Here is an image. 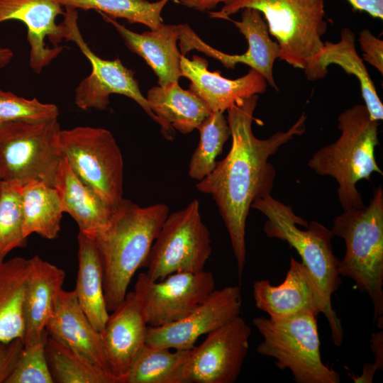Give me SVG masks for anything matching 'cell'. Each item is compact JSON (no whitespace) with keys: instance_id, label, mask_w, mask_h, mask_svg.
<instances>
[{"instance_id":"6da1fadb","label":"cell","mask_w":383,"mask_h":383,"mask_svg":"<svg viewBox=\"0 0 383 383\" xmlns=\"http://www.w3.org/2000/svg\"><path fill=\"white\" fill-rule=\"evenodd\" d=\"M258 94L236 102L229 108L227 121L232 144L226 157L198 182L196 189L211 195L229 235L241 279L246 259L245 226L252 204L273 189L276 171L268 162L284 144L306 130L304 113L287 131L259 139L252 130Z\"/></svg>"},{"instance_id":"7a4b0ae2","label":"cell","mask_w":383,"mask_h":383,"mask_svg":"<svg viewBox=\"0 0 383 383\" xmlns=\"http://www.w3.org/2000/svg\"><path fill=\"white\" fill-rule=\"evenodd\" d=\"M169 207L157 203L140 207L124 198L113 207L109 222L95 240L103 269V288L109 312L124 301L136 271L143 267Z\"/></svg>"},{"instance_id":"3957f363","label":"cell","mask_w":383,"mask_h":383,"mask_svg":"<svg viewBox=\"0 0 383 383\" xmlns=\"http://www.w3.org/2000/svg\"><path fill=\"white\" fill-rule=\"evenodd\" d=\"M251 208L267 217L263 229L267 237L287 242L300 255L317 289L321 313L328 321L333 344L341 346L343 328L333 308L331 297L342 280L338 272L339 260L333 252L331 240L334 235L331 230L315 221L308 224L294 213L290 206L271 194L256 199Z\"/></svg>"},{"instance_id":"277c9868","label":"cell","mask_w":383,"mask_h":383,"mask_svg":"<svg viewBox=\"0 0 383 383\" xmlns=\"http://www.w3.org/2000/svg\"><path fill=\"white\" fill-rule=\"evenodd\" d=\"M338 121L339 138L316 151L308 165L318 175L336 180L338 200L346 211L365 206L356 184L363 179L370 180L373 172L383 174L374 155L379 121L371 119L362 104L345 109Z\"/></svg>"},{"instance_id":"5b68a950","label":"cell","mask_w":383,"mask_h":383,"mask_svg":"<svg viewBox=\"0 0 383 383\" xmlns=\"http://www.w3.org/2000/svg\"><path fill=\"white\" fill-rule=\"evenodd\" d=\"M331 231L342 238L345 253L339 260L340 277L355 282L373 305L374 321L383 328V190L377 187L368 206L344 211Z\"/></svg>"},{"instance_id":"8992f818","label":"cell","mask_w":383,"mask_h":383,"mask_svg":"<svg viewBox=\"0 0 383 383\" xmlns=\"http://www.w3.org/2000/svg\"><path fill=\"white\" fill-rule=\"evenodd\" d=\"M258 10L280 49L279 59L306 73L321 50L327 30L324 0H231L209 16L226 19L244 9Z\"/></svg>"},{"instance_id":"52a82bcc","label":"cell","mask_w":383,"mask_h":383,"mask_svg":"<svg viewBox=\"0 0 383 383\" xmlns=\"http://www.w3.org/2000/svg\"><path fill=\"white\" fill-rule=\"evenodd\" d=\"M316 318L312 313L255 318L252 323L263 338L257 352L274 358L279 370H289L296 383H339L340 374L321 360Z\"/></svg>"},{"instance_id":"ba28073f","label":"cell","mask_w":383,"mask_h":383,"mask_svg":"<svg viewBox=\"0 0 383 383\" xmlns=\"http://www.w3.org/2000/svg\"><path fill=\"white\" fill-rule=\"evenodd\" d=\"M57 118L0 123V179L23 185L31 181L54 187L62 155Z\"/></svg>"},{"instance_id":"9c48e42d","label":"cell","mask_w":383,"mask_h":383,"mask_svg":"<svg viewBox=\"0 0 383 383\" xmlns=\"http://www.w3.org/2000/svg\"><path fill=\"white\" fill-rule=\"evenodd\" d=\"M58 145L76 175L109 206L123 198V159L113 134L103 128L60 130Z\"/></svg>"},{"instance_id":"30bf717a","label":"cell","mask_w":383,"mask_h":383,"mask_svg":"<svg viewBox=\"0 0 383 383\" xmlns=\"http://www.w3.org/2000/svg\"><path fill=\"white\" fill-rule=\"evenodd\" d=\"M211 254L210 232L193 199L185 208L169 214L163 222L143 267L154 281L177 272H199Z\"/></svg>"},{"instance_id":"8fae6325","label":"cell","mask_w":383,"mask_h":383,"mask_svg":"<svg viewBox=\"0 0 383 383\" xmlns=\"http://www.w3.org/2000/svg\"><path fill=\"white\" fill-rule=\"evenodd\" d=\"M63 23L67 26L66 41L74 42L91 66V72L77 85L74 92L75 105L82 109H106L111 94H121L135 101L164 132L162 122L151 111L146 98L140 91L134 72L123 65L117 57L104 60L96 55L84 40L78 26V13L74 8L65 6Z\"/></svg>"},{"instance_id":"7c38bea8","label":"cell","mask_w":383,"mask_h":383,"mask_svg":"<svg viewBox=\"0 0 383 383\" xmlns=\"http://www.w3.org/2000/svg\"><path fill=\"white\" fill-rule=\"evenodd\" d=\"M216 289L211 272H177L159 281L138 274L134 294L151 327L165 326L187 316Z\"/></svg>"},{"instance_id":"4fadbf2b","label":"cell","mask_w":383,"mask_h":383,"mask_svg":"<svg viewBox=\"0 0 383 383\" xmlns=\"http://www.w3.org/2000/svg\"><path fill=\"white\" fill-rule=\"evenodd\" d=\"M228 20L233 23L238 31L248 40V48L241 55L226 54L205 43L188 24H179V47L182 55L192 50H196L218 60L226 68L233 69L238 63L246 65L259 72L274 89L277 90L273 67L279 57L280 49L277 41L270 36L268 26L262 14L257 9H244L241 20Z\"/></svg>"},{"instance_id":"5bb4252c","label":"cell","mask_w":383,"mask_h":383,"mask_svg":"<svg viewBox=\"0 0 383 383\" xmlns=\"http://www.w3.org/2000/svg\"><path fill=\"white\" fill-rule=\"evenodd\" d=\"M251 328L240 316L207 334L192 349L191 383H233L249 350Z\"/></svg>"},{"instance_id":"9a60e30c","label":"cell","mask_w":383,"mask_h":383,"mask_svg":"<svg viewBox=\"0 0 383 383\" xmlns=\"http://www.w3.org/2000/svg\"><path fill=\"white\" fill-rule=\"evenodd\" d=\"M241 293L238 286L214 289L185 317L172 323L148 326L146 344L174 350H189L197 339L240 315Z\"/></svg>"},{"instance_id":"2e32d148","label":"cell","mask_w":383,"mask_h":383,"mask_svg":"<svg viewBox=\"0 0 383 383\" xmlns=\"http://www.w3.org/2000/svg\"><path fill=\"white\" fill-rule=\"evenodd\" d=\"M63 7L56 0H0V23L19 21L26 26L29 65L37 74L65 48L59 44L65 39L67 26L56 23L57 16L64 13Z\"/></svg>"},{"instance_id":"e0dca14e","label":"cell","mask_w":383,"mask_h":383,"mask_svg":"<svg viewBox=\"0 0 383 383\" xmlns=\"http://www.w3.org/2000/svg\"><path fill=\"white\" fill-rule=\"evenodd\" d=\"M148 324L133 292L109 314L100 332L110 374L116 383L125 379L146 344Z\"/></svg>"},{"instance_id":"ac0fdd59","label":"cell","mask_w":383,"mask_h":383,"mask_svg":"<svg viewBox=\"0 0 383 383\" xmlns=\"http://www.w3.org/2000/svg\"><path fill=\"white\" fill-rule=\"evenodd\" d=\"M208 66V61L198 55H194L192 60L184 55L180 57L181 77L190 80L189 90L211 112L223 113L236 102L266 91L265 79L252 69L241 77L229 79L218 71L211 72Z\"/></svg>"},{"instance_id":"d6986e66","label":"cell","mask_w":383,"mask_h":383,"mask_svg":"<svg viewBox=\"0 0 383 383\" xmlns=\"http://www.w3.org/2000/svg\"><path fill=\"white\" fill-rule=\"evenodd\" d=\"M255 306L272 318H283L303 313H321L319 296L316 285L301 262L290 258L284 280L272 285L269 280L253 284Z\"/></svg>"},{"instance_id":"ffe728a7","label":"cell","mask_w":383,"mask_h":383,"mask_svg":"<svg viewBox=\"0 0 383 383\" xmlns=\"http://www.w3.org/2000/svg\"><path fill=\"white\" fill-rule=\"evenodd\" d=\"M29 261L23 308L24 345L40 340L45 333L65 279L63 270L38 255Z\"/></svg>"},{"instance_id":"44dd1931","label":"cell","mask_w":383,"mask_h":383,"mask_svg":"<svg viewBox=\"0 0 383 383\" xmlns=\"http://www.w3.org/2000/svg\"><path fill=\"white\" fill-rule=\"evenodd\" d=\"M45 329L50 336L78 352L110 374L100 332L86 316L74 290L61 289Z\"/></svg>"},{"instance_id":"7402d4cb","label":"cell","mask_w":383,"mask_h":383,"mask_svg":"<svg viewBox=\"0 0 383 383\" xmlns=\"http://www.w3.org/2000/svg\"><path fill=\"white\" fill-rule=\"evenodd\" d=\"M104 20L111 24L132 52L141 57L157 75L159 86L178 82L181 77L180 57L177 43L179 25L163 24L159 29L135 33L116 19L99 12Z\"/></svg>"},{"instance_id":"603a6c76","label":"cell","mask_w":383,"mask_h":383,"mask_svg":"<svg viewBox=\"0 0 383 383\" xmlns=\"http://www.w3.org/2000/svg\"><path fill=\"white\" fill-rule=\"evenodd\" d=\"M54 187L63 212L74 220L79 232L95 238L106 228L113 207L76 175L65 157L56 172Z\"/></svg>"},{"instance_id":"cb8c5ba5","label":"cell","mask_w":383,"mask_h":383,"mask_svg":"<svg viewBox=\"0 0 383 383\" xmlns=\"http://www.w3.org/2000/svg\"><path fill=\"white\" fill-rule=\"evenodd\" d=\"M355 40L354 33L348 28H343L338 42L323 43L311 69L305 74L309 80L315 81L326 75L330 65L340 66L346 73L357 79L371 119L379 121L383 119V104L362 58L356 51Z\"/></svg>"},{"instance_id":"d4e9b609","label":"cell","mask_w":383,"mask_h":383,"mask_svg":"<svg viewBox=\"0 0 383 383\" xmlns=\"http://www.w3.org/2000/svg\"><path fill=\"white\" fill-rule=\"evenodd\" d=\"M146 99L151 111L162 122V135L168 140L174 139L175 130L188 134L197 129L211 113L198 96L183 89L178 82L150 88Z\"/></svg>"},{"instance_id":"484cf974","label":"cell","mask_w":383,"mask_h":383,"mask_svg":"<svg viewBox=\"0 0 383 383\" xmlns=\"http://www.w3.org/2000/svg\"><path fill=\"white\" fill-rule=\"evenodd\" d=\"M78 271L74 290L86 316L101 332L109 313L103 288V269L99 252L94 238L81 232L77 236Z\"/></svg>"},{"instance_id":"4316f807","label":"cell","mask_w":383,"mask_h":383,"mask_svg":"<svg viewBox=\"0 0 383 383\" xmlns=\"http://www.w3.org/2000/svg\"><path fill=\"white\" fill-rule=\"evenodd\" d=\"M29 259L15 257L0 262V341L24 335V299Z\"/></svg>"},{"instance_id":"83f0119b","label":"cell","mask_w":383,"mask_h":383,"mask_svg":"<svg viewBox=\"0 0 383 383\" xmlns=\"http://www.w3.org/2000/svg\"><path fill=\"white\" fill-rule=\"evenodd\" d=\"M192 349L174 350L145 344L125 383H191Z\"/></svg>"},{"instance_id":"f1b7e54d","label":"cell","mask_w":383,"mask_h":383,"mask_svg":"<svg viewBox=\"0 0 383 383\" xmlns=\"http://www.w3.org/2000/svg\"><path fill=\"white\" fill-rule=\"evenodd\" d=\"M21 194L24 236L37 233L49 240L57 238L64 212L56 189L31 181L21 186Z\"/></svg>"},{"instance_id":"f546056e","label":"cell","mask_w":383,"mask_h":383,"mask_svg":"<svg viewBox=\"0 0 383 383\" xmlns=\"http://www.w3.org/2000/svg\"><path fill=\"white\" fill-rule=\"evenodd\" d=\"M45 353L54 382L116 383L111 374L50 335Z\"/></svg>"},{"instance_id":"4dcf8cb0","label":"cell","mask_w":383,"mask_h":383,"mask_svg":"<svg viewBox=\"0 0 383 383\" xmlns=\"http://www.w3.org/2000/svg\"><path fill=\"white\" fill-rule=\"evenodd\" d=\"M62 6L96 10L111 18H124L130 23H141L151 30L163 24L161 13L170 0H56Z\"/></svg>"},{"instance_id":"1f68e13d","label":"cell","mask_w":383,"mask_h":383,"mask_svg":"<svg viewBox=\"0 0 383 383\" xmlns=\"http://www.w3.org/2000/svg\"><path fill=\"white\" fill-rule=\"evenodd\" d=\"M197 129L200 140L191 157L189 176L199 182L216 167V159L223 152L231 130L227 118L219 111L211 112Z\"/></svg>"},{"instance_id":"d6a6232c","label":"cell","mask_w":383,"mask_h":383,"mask_svg":"<svg viewBox=\"0 0 383 383\" xmlns=\"http://www.w3.org/2000/svg\"><path fill=\"white\" fill-rule=\"evenodd\" d=\"M15 182H0V262L13 250L26 245L21 188Z\"/></svg>"},{"instance_id":"836d02e7","label":"cell","mask_w":383,"mask_h":383,"mask_svg":"<svg viewBox=\"0 0 383 383\" xmlns=\"http://www.w3.org/2000/svg\"><path fill=\"white\" fill-rule=\"evenodd\" d=\"M47 331L43 337L24 345L17 365L6 383H53L47 360L45 346Z\"/></svg>"},{"instance_id":"e575fe53","label":"cell","mask_w":383,"mask_h":383,"mask_svg":"<svg viewBox=\"0 0 383 383\" xmlns=\"http://www.w3.org/2000/svg\"><path fill=\"white\" fill-rule=\"evenodd\" d=\"M59 109L36 98L28 99L0 89V123L9 121H44L57 118Z\"/></svg>"},{"instance_id":"d590c367","label":"cell","mask_w":383,"mask_h":383,"mask_svg":"<svg viewBox=\"0 0 383 383\" xmlns=\"http://www.w3.org/2000/svg\"><path fill=\"white\" fill-rule=\"evenodd\" d=\"M23 348L21 338L0 341V383H6L13 372Z\"/></svg>"},{"instance_id":"8d00e7d4","label":"cell","mask_w":383,"mask_h":383,"mask_svg":"<svg viewBox=\"0 0 383 383\" xmlns=\"http://www.w3.org/2000/svg\"><path fill=\"white\" fill-rule=\"evenodd\" d=\"M359 43L363 52V61L370 63L382 74L383 41L368 29H364L360 33Z\"/></svg>"},{"instance_id":"74e56055","label":"cell","mask_w":383,"mask_h":383,"mask_svg":"<svg viewBox=\"0 0 383 383\" xmlns=\"http://www.w3.org/2000/svg\"><path fill=\"white\" fill-rule=\"evenodd\" d=\"M356 10L365 11L374 18H383V0H347Z\"/></svg>"},{"instance_id":"f35d334b","label":"cell","mask_w":383,"mask_h":383,"mask_svg":"<svg viewBox=\"0 0 383 383\" xmlns=\"http://www.w3.org/2000/svg\"><path fill=\"white\" fill-rule=\"evenodd\" d=\"M177 1L188 8L199 11H206L215 9L220 3L226 5L231 0H177Z\"/></svg>"},{"instance_id":"ab89813d","label":"cell","mask_w":383,"mask_h":383,"mask_svg":"<svg viewBox=\"0 0 383 383\" xmlns=\"http://www.w3.org/2000/svg\"><path fill=\"white\" fill-rule=\"evenodd\" d=\"M372 350L374 355V364L378 370L383 369V331L373 333L370 340Z\"/></svg>"},{"instance_id":"60d3db41","label":"cell","mask_w":383,"mask_h":383,"mask_svg":"<svg viewBox=\"0 0 383 383\" xmlns=\"http://www.w3.org/2000/svg\"><path fill=\"white\" fill-rule=\"evenodd\" d=\"M377 370H378L374 362L365 363L363 365L362 372L360 375L355 376L353 373H348V375L355 383H371L373 382V377Z\"/></svg>"},{"instance_id":"b9f144b4","label":"cell","mask_w":383,"mask_h":383,"mask_svg":"<svg viewBox=\"0 0 383 383\" xmlns=\"http://www.w3.org/2000/svg\"><path fill=\"white\" fill-rule=\"evenodd\" d=\"M13 57V52L11 49L0 47V68L7 66Z\"/></svg>"},{"instance_id":"7bdbcfd3","label":"cell","mask_w":383,"mask_h":383,"mask_svg":"<svg viewBox=\"0 0 383 383\" xmlns=\"http://www.w3.org/2000/svg\"><path fill=\"white\" fill-rule=\"evenodd\" d=\"M0 182H1V179H0Z\"/></svg>"}]
</instances>
